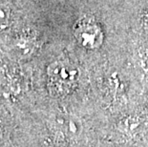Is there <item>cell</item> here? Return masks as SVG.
I'll use <instances>...</instances> for the list:
<instances>
[{"instance_id":"obj_1","label":"cell","mask_w":148,"mask_h":147,"mask_svg":"<svg viewBox=\"0 0 148 147\" xmlns=\"http://www.w3.org/2000/svg\"><path fill=\"white\" fill-rule=\"evenodd\" d=\"M50 89L56 94H63L77 80L79 70L66 61H56L47 69Z\"/></svg>"},{"instance_id":"obj_2","label":"cell","mask_w":148,"mask_h":147,"mask_svg":"<svg viewBox=\"0 0 148 147\" xmlns=\"http://www.w3.org/2000/svg\"><path fill=\"white\" fill-rule=\"evenodd\" d=\"M75 37L79 44L86 49L95 50L99 48L103 42V34L99 25L84 23L75 30Z\"/></svg>"},{"instance_id":"obj_3","label":"cell","mask_w":148,"mask_h":147,"mask_svg":"<svg viewBox=\"0 0 148 147\" xmlns=\"http://www.w3.org/2000/svg\"><path fill=\"white\" fill-rule=\"evenodd\" d=\"M119 130L128 137H136L148 132V113L128 115L119 122Z\"/></svg>"},{"instance_id":"obj_4","label":"cell","mask_w":148,"mask_h":147,"mask_svg":"<svg viewBox=\"0 0 148 147\" xmlns=\"http://www.w3.org/2000/svg\"><path fill=\"white\" fill-rule=\"evenodd\" d=\"M59 129L68 139H77L83 131V124L75 115H64L58 120Z\"/></svg>"},{"instance_id":"obj_5","label":"cell","mask_w":148,"mask_h":147,"mask_svg":"<svg viewBox=\"0 0 148 147\" xmlns=\"http://www.w3.org/2000/svg\"><path fill=\"white\" fill-rule=\"evenodd\" d=\"M9 25V12L5 8L0 6V32Z\"/></svg>"},{"instance_id":"obj_6","label":"cell","mask_w":148,"mask_h":147,"mask_svg":"<svg viewBox=\"0 0 148 147\" xmlns=\"http://www.w3.org/2000/svg\"><path fill=\"white\" fill-rule=\"evenodd\" d=\"M16 45L18 46V49L22 50L23 52L24 51L27 52L28 50H31L32 49V46H33V44L30 41V39H28L27 37H22V38H20L18 40Z\"/></svg>"},{"instance_id":"obj_7","label":"cell","mask_w":148,"mask_h":147,"mask_svg":"<svg viewBox=\"0 0 148 147\" xmlns=\"http://www.w3.org/2000/svg\"><path fill=\"white\" fill-rule=\"evenodd\" d=\"M145 22H146L147 26H148V12H147V14H146V15H145Z\"/></svg>"},{"instance_id":"obj_8","label":"cell","mask_w":148,"mask_h":147,"mask_svg":"<svg viewBox=\"0 0 148 147\" xmlns=\"http://www.w3.org/2000/svg\"><path fill=\"white\" fill-rule=\"evenodd\" d=\"M2 135H3V134H2V129L0 128V139H2Z\"/></svg>"}]
</instances>
